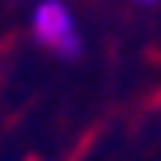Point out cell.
Wrapping results in <instances>:
<instances>
[{
	"label": "cell",
	"instance_id": "cell-2",
	"mask_svg": "<svg viewBox=\"0 0 161 161\" xmlns=\"http://www.w3.org/2000/svg\"><path fill=\"white\" fill-rule=\"evenodd\" d=\"M140 4H143V7H147V4H158V0H140Z\"/></svg>",
	"mask_w": 161,
	"mask_h": 161
},
{
	"label": "cell",
	"instance_id": "cell-1",
	"mask_svg": "<svg viewBox=\"0 0 161 161\" xmlns=\"http://www.w3.org/2000/svg\"><path fill=\"white\" fill-rule=\"evenodd\" d=\"M32 36L36 43L54 50L61 61H75L82 54V40L75 29V18L64 7V0H40L32 11Z\"/></svg>",
	"mask_w": 161,
	"mask_h": 161
}]
</instances>
